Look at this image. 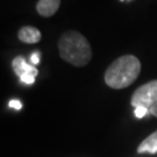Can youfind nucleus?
<instances>
[{
    "instance_id": "1",
    "label": "nucleus",
    "mask_w": 157,
    "mask_h": 157,
    "mask_svg": "<svg viewBox=\"0 0 157 157\" xmlns=\"http://www.w3.org/2000/svg\"><path fill=\"white\" fill-rule=\"evenodd\" d=\"M141 72V63L134 55H124L115 59L105 72V83L109 87L120 90L134 83Z\"/></svg>"
},
{
    "instance_id": "2",
    "label": "nucleus",
    "mask_w": 157,
    "mask_h": 157,
    "mask_svg": "<svg viewBox=\"0 0 157 157\" xmlns=\"http://www.w3.org/2000/svg\"><path fill=\"white\" fill-rule=\"evenodd\" d=\"M59 55L65 62L75 67H85L92 58V50L89 41L78 32L69 30L58 41Z\"/></svg>"
},
{
    "instance_id": "3",
    "label": "nucleus",
    "mask_w": 157,
    "mask_h": 157,
    "mask_svg": "<svg viewBox=\"0 0 157 157\" xmlns=\"http://www.w3.org/2000/svg\"><path fill=\"white\" fill-rule=\"evenodd\" d=\"M157 101V79L156 80H151L147 84L140 86L137 90L132 95V100L130 104L132 106L136 107H146V108H150V107Z\"/></svg>"
},
{
    "instance_id": "4",
    "label": "nucleus",
    "mask_w": 157,
    "mask_h": 157,
    "mask_svg": "<svg viewBox=\"0 0 157 157\" xmlns=\"http://www.w3.org/2000/svg\"><path fill=\"white\" fill-rule=\"evenodd\" d=\"M17 37L23 43H28V44H34L40 42V40L42 37V34L37 28H35L33 26H25L17 32Z\"/></svg>"
},
{
    "instance_id": "5",
    "label": "nucleus",
    "mask_w": 157,
    "mask_h": 157,
    "mask_svg": "<svg viewBox=\"0 0 157 157\" xmlns=\"http://www.w3.org/2000/svg\"><path fill=\"white\" fill-rule=\"evenodd\" d=\"M61 0H39L36 4V11L41 17H52L59 8Z\"/></svg>"
},
{
    "instance_id": "6",
    "label": "nucleus",
    "mask_w": 157,
    "mask_h": 157,
    "mask_svg": "<svg viewBox=\"0 0 157 157\" xmlns=\"http://www.w3.org/2000/svg\"><path fill=\"white\" fill-rule=\"evenodd\" d=\"M12 67H13L14 72L17 73L19 77H21L25 73H30V75H33L35 77L39 75V70L34 67V65L28 64L22 56L15 57L13 59V62H12Z\"/></svg>"
},
{
    "instance_id": "7",
    "label": "nucleus",
    "mask_w": 157,
    "mask_h": 157,
    "mask_svg": "<svg viewBox=\"0 0 157 157\" xmlns=\"http://www.w3.org/2000/svg\"><path fill=\"white\" fill-rule=\"evenodd\" d=\"M137 152L139 154H144V152L155 154L157 152V130L141 142V144L137 147Z\"/></svg>"
},
{
    "instance_id": "8",
    "label": "nucleus",
    "mask_w": 157,
    "mask_h": 157,
    "mask_svg": "<svg viewBox=\"0 0 157 157\" xmlns=\"http://www.w3.org/2000/svg\"><path fill=\"white\" fill-rule=\"evenodd\" d=\"M148 112H149V109H148V108L140 106V107H136V108H135L134 114L137 119H142V118H144V117H146Z\"/></svg>"
},
{
    "instance_id": "9",
    "label": "nucleus",
    "mask_w": 157,
    "mask_h": 157,
    "mask_svg": "<svg viewBox=\"0 0 157 157\" xmlns=\"http://www.w3.org/2000/svg\"><path fill=\"white\" fill-rule=\"evenodd\" d=\"M20 80H21L22 83H25V84L32 85V84H34V82H35V76L30 75V73H25V75H22V76L20 77Z\"/></svg>"
},
{
    "instance_id": "10",
    "label": "nucleus",
    "mask_w": 157,
    "mask_h": 157,
    "mask_svg": "<svg viewBox=\"0 0 157 157\" xmlns=\"http://www.w3.org/2000/svg\"><path fill=\"white\" fill-rule=\"evenodd\" d=\"M30 62L33 65H37L40 63V52L39 51H34L30 56Z\"/></svg>"
},
{
    "instance_id": "11",
    "label": "nucleus",
    "mask_w": 157,
    "mask_h": 157,
    "mask_svg": "<svg viewBox=\"0 0 157 157\" xmlns=\"http://www.w3.org/2000/svg\"><path fill=\"white\" fill-rule=\"evenodd\" d=\"M8 106L11 107V108H14V109H17V111H19V109L22 108V104L19 100H15V99H14V100H11L8 102Z\"/></svg>"
},
{
    "instance_id": "12",
    "label": "nucleus",
    "mask_w": 157,
    "mask_h": 157,
    "mask_svg": "<svg viewBox=\"0 0 157 157\" xmlns=\"http://www.w3.org/2000/svg\"><path fill=\"white\" fill-rule=\"evenodd\" d=\"M149 113H150V114H152L154 117H156V118H157V101L155 102V104H154V105H152L151 107H150V108H149Z\"/></svg>"
},
{
    "instance_id": "13",
    "label": "nucleus",
    "mask_w": 157,
    "mask_h": 157,
    "mask_svg": "<svg viewBox=\"0 0 157 157\" xmlns=\"http://www.w3.org/2000/svg\"><path fill=\"white\" fill-rule=\"evenodd\" d=\"M126 1H132V0H126Z\"/></svg>"
}]
</instances>
